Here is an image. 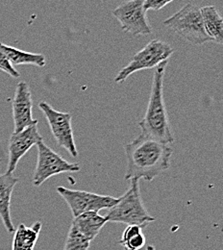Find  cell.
<instances>
[{"label": "cell", "mask_w": 223, "mask_h": 250, "mask_svg": "<svg viewBox=\"0 0 223 250\" xmlns=\"http://www.w3.org/2000/svg\"><path fill=\"white\" fill-rule=\"evenodd\" d=\"M163 24L191 44L199 45L212 42L204 29L200 8L194 4H186L165 20Z\"/></svg>", "instance_id": "cell-4"}, {"label": "cell", "mask_w": 223, "mask_h": 250, "mask_svg": "<svg viewBox=\"0 0 223 250\" xmlns=\"http://www.w3.org/2000/svg\"><path fill=\"white\" fill-rule=\"evenodd\" d=\"M57 191L64 198L74 218L88 212L98 213L100 210L110 209L118 201V198L110 195L96 194L64 187L57 188Z\"/></svg>", "instance_id": "cell-7"}, {"label": "cell", "mask_w": 223, "mask_h": 250, "mask_svg": "<svg viewBox=\"0 0 223 250\" xmlns=\"http://www.w3.org/2000/svg\"><path fill=\"white\" fill-rule=\"evenodd\" d=\"M146 250H156V249H155L153 246H147Z\"/></svg>", "instance_id": "cell-21"}, {"label": "cell", "mask_w": 223, "mask_h": 250, "mask_svg": "<svg viewBox=\"0 0 223 250\" xmlns=\"http://www.w3.org/2000/svg\"><path fill=\"white\" fill-rule=\"evenodd\" d=\"M120 244L124 250H140L145 247L146 240L140 226L131 225L124 230Z\"/></svg>", "instance_id": "cell-17"}, {"label": "cell", "mask_w": 223, "mask_h": 250, "mask_svg": "<svg viewBox=\"0 0 223 250\" xmlns=\"http://www.w3.org/2000/svg\"><path fill=\"white\" fill-rule=\"evenodd\" d=\"M38 159L33 175L32 184L35 187L41 186L47 179L64 172H76L80 166L64 160L63 157L53 151L43 141L37 145Z\"/></svg>", "instance_id": "cell-6"}, {"label": "cell", "mask_w": 223, "mask_h": 250, "mask_svg": "<svg viewBox=\"0 0 223 250\" xmlns=\"http://www.w3.org/2000/svg\"><path fill=\"white\" fill-rule=\"evenodd\" d=\"M203 25L206 34L212 42H223V21L217 8L213 5L200 8Z\"/></svg>", "instance_id": "cell-13"}, {"label": "cell", "mask_w": 223, "mask_h": 250, "mask_svg": "<svg viewBox=\"0 0 223 250\" xmlns=\"http://www.w3.org/2000/svg\"><path fill=\"white\" fill-rule=\"evenodd\" d=\"M41 229V222L37 221L32 227H27L24 224H20L15 230L12 250H33L40 232Z\"/></svg>", "instance_id": "cell-15"}, {"label": "cell", "mask_w": 223, "mask_h": 250, "mask_svg": "<svg viewBox=\"0 0 223 250\" xmlns=\"http://www.w3.org/2000/svg\"><path fill=\"white\" fill-rule=\"evenodd\" d=\"M12 107L15 125L14 133H19L31 125L38 124V121L33 119L32 94L26 82L21 81L18 84Z\"/></svg>", "instance_id": "cell-11"}, {"label": "cell", "mask_w": 223, "mask_h": 250, "mask_svg": "<svg viewBox=\"0 0 223 250\" xmlns=\"http://www.w3.org/2000/svg\"><path fill=\"white\" fill-rule=\"evenodd\" d=\"M1 161H2V159H1V158H0V162H1Z\"/></svg>", "instance_id": "cell-22"}, {"label": "cell", "mask_w": 223, "mask_h": 250, "mask_svg": "<svg viewBox=\"0 0 223 250\" xmlns=\"http://www.w3.org/2000/svg\"><path fill=\"white\" fill-rule=\"evenodd\" d=\"M42 139L43 138L38 130V124L31 125L19 133H13L9 140V160L6 173H13L16 170L20 160L34 146H37L39 143L42 142Z\"/></svg>", "instance_id": "cell-10"}, {"label": "cell", "mask_w": 223, "mask_h": 250, "mask_svg": "<svg viewBox=\"0 0 223 250\" xmlns=\"http://www.w3.org/2000/svg\"><path fill=\"white\" fill-rule=\"evenodd\" d=\"M171 2V0L169 1H162V0H144L143 1V9L145 12H147L148 10H152V11H159L162 8H163L164 6L168 5Z\"/></svg>", "instance_id": "cell-20"}, {"label": "cell", "mask_w": 223, "mask_h": 250, "mask_svg": "<svg viewBox=\"0 0 223 250\" xmlns=\"http://www.w3.org/2000/svg\"><path fill=\"white\" fill-rule=\"evenodd\" d=\"M167 64L168 62L164 61L155 67L148 105L139 126L142 136L168 146L174 142V137L163 99V78Z\"/></svg>", "instance_id": "cell-2"}, {"label": "cell", "mask_w": 223, "mask_h": 250, "mask_svg": "<svg viewBox=\"0 0 223 250\" xmlns=\"http://www.w3.org/2000/svg\"><path fill=\"white\" fill-rule=\"evenodd\" d=\"M0 51L7 57L13 65L34 64L40 67L45 65V57L40 53L26 52L0 42Z\"/></svg>", "instance_id": "cell-16"}, {"label": "cell", "mask_w": 223, "mask_h": 250, "mask_svg": "<svg viewBox=\"0 0 223 250\" xmlns=\"http://www.w3.org/2000/svg\"><path fill=\"white\" fill-rule=\"evenodd\" d=\"M107 222L124 223L128 226L135 225L146 227L155 219L147 212L141 195L140 180L131 179L130 187L117 203L111 207L105 215Z\"/></svg>", "instance_id": "cell-3"}, {"label": "cell", "mask_w": 223, "mask_h": 250, "mask_svg": "<svg viewBox=\"0 0 223 250\" xmlns=\"http://www.w3.org/2000/svg\"><path fill=\"white\" fill-rule=\"evenodd\" d=\"M39 108L43 113L59 146L64 148L73 158H77L78 151L73 137L71 115L55 110L46 102H41Z\"/></svg>", "instance_id": "cell-8"}, {"label": "cell", "mask_w": 223, "mask_h": 250, "mask_svg": "<svg viewBox=\"0 0 223 250\" xmlns=\"http://www.w3.org/2000/svg\"><path fill=\"white\" fill-rule=\"evenodd\" d=\"M0 70L9 74L13 78L20 77V72L14 67V65L7 59V57L0 51Z\"/></svg>", "instance_id": "cell-19"}, {"label": "cell", "mask_w": 223, "mask_h": 250, "mask_svg": "<svg viewBox=\"0 0 223 250\" xmlns=\"http://www.w3.org/2000/svg\"><path fill=\"white\" fill-rule=\"evenodd\" d=\"M173 51V48L168 43L161 40H152L133 56L125 67L121 69L115 78V82L122 83L137 71L157 67L160 63L167 61Z\"/></svg>", "instance_id": "cell-5"}, {"label": "cell", "mask_w": 223, "mask_h": 250, "mask_svg": "<svg viewBox=\"0 0 223 250\" xmlns=\"http://www.w3.org/2000/svg\"><path fill=\"white\" fill-rule=\"evenodd\" d=\"M107 220L96 212L82 214L72 220V223L91 243L100 233Z\"/></svg>", "instance_id": "cell-14"}, {"label": "cell", "mask_w": 223, "mask_h": 250, "mask_svg": "<svg viewBox=\"0 0 223 250\" xmlns=\"http://www.w3.org/2000/svg\"><path fill=\"white\" fill-rule=\"evenodd\" d=\"M144 0L124 1L113 12V16L120 21L122 30L133 36L149 35L152 29L143 9Z\"/></svg>", "instance_id": "cell-9"}, {"label": "cell", "mask_w": 223, "mask_h": 250, "mask_svg": "<svg viewBox=\"0 0 223 250\" xmlns=\"http://www.w3.org/2000/svg\"><path fill=\"white\" fill-rule=\"evenodd\" d=\"M127 158L125 179L152 181L170 167L172 148L142 134L124 146Z\"/></svg>", "instance_id": "cell-1"}, {"label": "cell", "mask_w": 223, "mask_h": 250, "mask_svg": "<svg viewBox=\"0 0 223 250\" xmlns=\"http://www.w3.org/2000/svg\"><path fill=\"white\" fill-rule=\"evenodd\" d=\"M19 181V178L13 173L0 174V218L9 233L16 230L11 218V199L13 190Z\"/></svg>", "instance_id": "cell-12"}, {"label": "cell", "mask_w": 223, "mask_h": 250, "mask_svg": "<svg viewBox=\"0 0 223 250\" xmlns=\"http://www.w3.org/2000/svg\"><path fill=\"white\" fill-rule=\"evenodd\" d=\"M91 242L73 225H70L64 250H88Z\"/></svg>", "instance_id": "cell-18"}]
</instances>
